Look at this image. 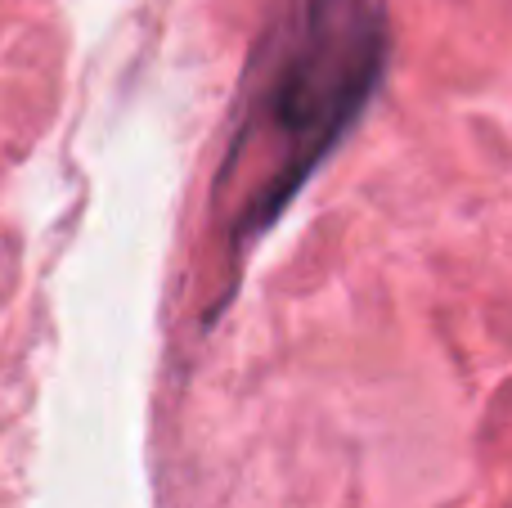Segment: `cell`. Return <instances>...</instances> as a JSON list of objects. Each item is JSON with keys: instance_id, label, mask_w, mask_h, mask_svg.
Returning <instances> with one entry per match:
<instances>
[{"instance_id": "cell-1", "label": "cell", "mask_w": 512, "mask_h": 508, "mask_svg": "<svg viewBox=\"0 0 512 508\" xmlns=\"http://www.w3.org/2000/svg\"><path fill=\"white\" fill-rule=\"evenodd\" d=\"M387 63L382 0H292L261 72L248 122L234 140L225 185L243 180L234 230L274 225L315 167L342 144L373 99Z\"/></svg>"}]
</instances>
